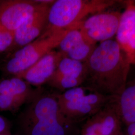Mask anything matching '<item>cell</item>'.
<instances>
[{"mask_svg":"<svg viewBox=\"0 0 135 135\" xmlns=\"http://www.w3.org/2000/svg\"><path fill=\"white\" fill-rule=\"evenodd\" d=\"M86 85L108 96H118L127 83L131 65L116 40L97 45L86 62Z\"/></svg>","mask_w":135,"mask_h":135,"instance_id":"1","label":"cell"},{"mask_svg":"<svg viewBox=\"0 0 135 135\" xmlns=\"http://www.w3.org/2000/svg\"><path fill=\"white\" fill-rule=\"evenodd\" d=\"M22 114L26 135H70L73 123L60 110L55 95L39 92Z\"/></svg>","mask_w":135,"mask_h":135,"instance_id":"2","label":"cell"},{"mask_svg":"<svg viewBox=\"0 0 135 135\" xmlns=\"http://www.w3.org/2000/svg\"><path fill=\"white\" fill-rule=\"evenodd\" d=\"M70 28L54 29L47 27L37 39L8 55L3 65V72L15 77L24 71L57 48Z\"/></svg>","mask_w":135,"mask_h":135,"instance_id":"3","label":"cell"},{"mask_svg":"<svg viewBox=\"0 0 135 135\" xmlns=\"http://www.w3.org/2000/svg\"><path fill=\"white\" fill-rule=\"evenodd\" d=\"M119 1L56 0L51 5L47 27L67 29L79 24L90 15L105 11Z\"/></svg>","mask_w":135,"mask_h":135,"instance_id":"4","label":"cell"},{"mask_svg":"<svg viewBox=\"0 0 135 135\" xmlns=\"http://www.w3.org/2000/svg\"><path fill=\"white\" fill-rule=\"evenodd\" d=\"M55 96L62 113L74 122L95 115L112 97L86 85L69 89Z\"/></svg>","mask_w":135,"mask_h":135,"instance_id":"5","label":"cell"},{"mask_svg":"<svg viewBox=\"0 0 135 135\" xmlns=\"http://www.w3.org/2000/svg\"><path fill=\"white\" fill-rule=\"evenodd\" d=\"M121 15L119 11H104L83 21L80 28L87 38L94 43L112 40L116 36Z\"/></svg>","mask_w":135,"mask_h":135,"instance_id":"6","label":"cell"},{"mask_svg":"<svg viewBox=\"0 0 135 135\" xmlns=\"http://www.w3.org/2000/svg\"><path fill=\"white\" fill-rule=\"evenodd\" d=\"M87 75L86 62H83L63 57L47 84L51 87L64 92L83 85Z\"/></svg>","mask_w":135,"mask_h":135,"instance_id":"7","label":"cell"},{"mask_svg":"<svg viewBox=\"0 0 135 135\" xmlns=\"http://www.w3.org/2000/svg\"><path fill=\"white\" fill-rule=\"evenodd\" d=\"M53 3L43 4L15 31L11 53L34 41L43 34L48 26L49 9Z\"/></svg>","mask_w":135,"mask_h":135,"instance_id":"8","label":"cell"},{"mask_svg":"<svg viewBox=\"0 0 135 135\" xmlns=\"http://www.w3.org/2000/svg\"><path fill=\"white\" fill-rule=\"evenodd\" d=\"M43 4L47 3L39 0H0V23L15 32Z\"/></svg>","mask_w":135,"mask_h":135,"instance_id":"9","label":"cell"},{"mask_svg":"<svg viewBox=\"0 0 135 135\" xmlns=\"http://www.w3.org/2000/svg\"><path fill=\"white\" fill-rule=\"evenodd\" d=\"M116 35V41L128 62L135 65V3L126 1Z\"/></svg>","mask_w":135,"mask_h":135,"instance_id":"10","label":"cell"},{"mask_svg":"<svg viewBox=\"0 0 135 135\" xmlns=\"http://www.w3.org/2000/svg\"><path fill=\"white\" fill-rule=\"evenodd\" d=\"M81 23L70 29L57 48L63 57L85 62L97 44L89 40L83 33L80 28Z\"/></svg>","mask_w":135,"mask_h":135,"instance_id":"11","label":"cell"},{"mask_svg":"<svg viewBox=\"0 0 135 135\" xmlns=\"http://www.w3.org/2000/svg\"><path fill=\"white\" fill-rule=\"evenodd\" d=\"M63 57L58 50H54L15 77L23 79L31 86L40 87L47 83L52 77Z\"/></svg>","mask_w":135,"mask_h":135,"instance_id":"12","label":"cell"},{"mask_svg":"<svg viewBox=\"0 0 135 135\" xmlns=\"http://www.w3.org/2000/svg\"><path fill=\"white\" fill-rule=\"evenodd\" d=\"M116 97H112L106 104L96 114L101 135H119L121 133V119Z\"/></svg>","mask_w":135,"mask_h":135,"instance_id":"13","label":"cell"},{"mask_svg":"<svg viewBox=\"0 0 135 135\" xmlns=\"http://www.w3.org/2000/svg\"><path fill=\"white\" fill-rule=\"evenodd\" d=\"M38 91L34 90L28 83L16 77L0 80V94L26 103L31 102Z\"/></svg>","mask_w":135,"mask_h":135,"instance_id":"14","label":"cell"},{"mask_svg":"<svg viewBox=\"0 0 135 135\" xmlns=\"http://www.w3.org/2000/svg\"><path fill=\"white\" fill-rule=\"evenodd\" d=\"M116 99L122 122L127 125L135 123V80L127 83Z\"/></svg>","mask_w":135,"mask_h":135,"instance_id":"15","label":"cell"},{"mask_svg":"<svg viewBox=\"0 0 135 135\" xmlns=\"http://www.w3.org/2000/svg\"><path fill=\"white\" fill-rule=\"evenodd\" d=\"M14 40V32L5 28L0 23V53L10 52Z\"/></svg>","mask_w":135,"mask_h":135,"instance_id":"16","label":"cell"},{"mask_svg":"<svg viewBox=\"0 0 135 135\" xmlns=\"http://www.w3.org/2000/svg\"><path fill=\"white\" fill-rule=\"evenodd\" d=\"M82 135H101L96 114L91 117L84 126Z\"/></svg>","mask_w":135,"mask_h":135,"instance_id":"17","label":"cell"},{"mask_svg":"<svg viewBox=\"0 0 135 135\" xmlns=\"http://www.w3.org/2000/svg\"><path fill=\"white\" fill-rule=\"evenodd\" d=\"M10 134V126L4 117L0 116V135Z\"/></svg>","mask_w":135,"mask_h":135,"instance_id":"18","label":"cell"},{"mask_svg":"<svg viewBox=\"0 0 135 135\" xmlns=\"http://www.w3.org/2000/svg\"><path fill=\"white\" fill-rule=\"evenodd\" d=\"M127 135H135V123L128 125L126 130Z\"/></svg>","mask_w":135,"mask_h":135,"instance_id":"19","label":"cell"},{"mask_svg":"<svg viewBox=\"0 0 135 135\" xmlns=\"http://www.w3.org/2000/svg\"><path fill=\"white\" fill-rule=\"evenodd\" d=\"M119 135H123V134H122V133H121V134H119Z\"/></svg>","mask_w":135,"mask_h":135,"instance_id":"20","label":"cell"},{"mask_svg":"<svg viewBox=\"0 0 135 135\" xmlns=\"http://www.w3.org/2000/svg\"><path fill=\"white\" fill-rule=\"evenodd\" d=\"M11 135L10 134H5V135Z\"/></svg>","mask_w":135,"mask_h":135,"instance_id":"21","label":"cell"}]
</instances>
